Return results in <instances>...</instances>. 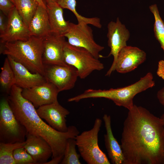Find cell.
<instances>
[{
  "label": "cell",
  "mask_w": 164,
  "mask_h": 164,
  "mask_svg": "<svg viewBox=\"0 0 164 164\" xmlns=\"http://www.w3.org/2000/svg\"><path fill=\"white\" fill-rule=\"evenodd\" d=\"M122 164H164V128L160 118L134 104L123 124Z\"/></svg>",
  "instance_id": "6da1fadb"
},
{
  "label": "cell",
  "mask_w": 164,
  "mask_h": 164,
  "mask_svg": "<svg viewBox=\"0 0 164 164\" xmlns=\"http://www.w3.org/2000/svg\"><path fill=\"white\" fill-rule=\"evenodd\" d=\"M22 89L15 84L7 97L15 115L29 133L40 136L49 144L52 150L51 160L47 164L60 163L63 157L68 139L79 134L76 127L69 126L66 132L56 130L45 122L38 115L32 104L22 94Z\"/></svg>",
  "instance_id": "7a4b0ae2"
},
{
  "label": "cell",
  "mask_w": 164,
  "mask_h": 164,
  "mask_svg": "<svg viewBox=\"0 0 164 164\" xmlns=\"http://www.w3.org/2000/svg\"><path fill=\"white\" fill-rule=\"evenodd\" d=\"M155 85L152 74L149 72L138 81L128 86L108 90L90 89L73 97L72 100L78 102L86 98H104L111 100L116 105L124 107L129 110L134 106L133 99L136 94L153 87Z\"/></svg>",
  "instance_id": "3957f363"
},
{
  "label": "cell",
  "mask_w": 164,
  "mask_h": 164,
  "mask_svg": "<svg viewBox=\"0 0 164 164\" xmlns=\"http://www.w3.org/2000/svg\"><path fill=\"white\" fill-rule=\"evenodd\" d=\"M43 39L31 36L26 40L6 42L2 44L1 53L11 56L31 72L44 76Z\"/></svg>",
  "instance_id": "277c9868"
},
{
  "label": "cell",
  "mask_w": 164,
  "mask_h": 164,
  "mask_svg": "<svg viewBox=\"0 0 164 164\" xmlns=\"http://www.w3.org/2000/svg\"><path fill=\"white\" fill-rule=\"evenodd\" d=\"M102 123L101 119L96 118L91 129L84 131L75 138L80 155L88 164H110L98 144V135Z\"/></svg>",
  "instance_id": "5b68a950"
},
{
  "label": "cell",
  "mask_w": 164,
  "mask_h": 164,
  "mask_svg": "<svg viewBox=\"0 0 164 164\" xmlns=\"http://www.w3.org/2000/svg\"><path fill=\"white\" fill-rule=\"evenodd\" d=\"M27 133L25 127L15 115L7 97H2L0 102V142H24Z\"/></svg>",
  "instance_id": "8992f818"
},
{
  "label": "cell",
  "mask_w": 164,
  "mask_h": 164,
  "mask_svg": "<svg viewBox=\"0 0 164 164\" xmlns=\"http://www.w3.org/2000/svg\"><path fill=\"white\" fill-rule=\"evenodd\" d=\"M64 59L65 63L77 69L81 79H85L93 71H100L104 68V64L88 50L71 45L67 42L64 48Z\"/></svg>",
  "instance_id": "52a82bcc"
},
{
  "label": "cell",
  "mask_w": 164,
  "mask_h": 164,
  "mask_svg": "<svg viewBox=\"0 0 164 164\" xmlns=\"http://www.w3.org/2000/svg\"><path fill=\"white\" fill-rule=\"evenodd\" d=\"M63 36L70 45L86 49L98 59L102 57L99 53L104 47L95 42L93 30L88 24L70 22L69 29Z\"/></svg>",
  "instance_id": "ba28073f"
},
{
  "label": "cell",
  "mask_w": 164,
  "mask_h": 164,
  "mask_svg": "<svg viewBox=\"0 0 164 164\" xmlns=\"http://www.w3.org/2000/svg\"><path fill=\"white\" fill-rule=\"evenodd\" d=\"M44 67L47 81L54 85L60 92L74 87L79 77L74 67L66 64L44 65Z\"/></svg>",
  "instance_id": "9c48e42d"
},
{
  "label": "cell",
  "mask_w": 164,
  "mask_h": 164,
  "mask_svg": "<svg viewBox=\"0 0 164 164\" xmlns=\"http://www.w3.org/2000/svg\"><path fill=\"white\" fill-rule=\"evenodd\" d=\"M107 27L108 45L111 49L108 57L112 55L114 58L112 65L105 74L106 76H109L115 70V64L118 53L122 48L127 46V42L129 38L130 34L118 18H117L116 22H110Z\"/></svg>",
  "instance_id": "30bf717a"
},
{
  "label": "cell",
  "mask_w": 164,
  "mask_h": 164,
  "mask_svg": "<svg viewBox=\"0 0 164 164\" xmlns=\"http://www.w3.org/2000/svg\"><path fill=\"white\" fill-rule=\"evenodd\" d=\"M59 92L54 85L47 81L40 85L22 89V94L24 98L30 102L36 108H37L58 101L57 96Z\"/></svg>",
  "instance_id": "8fae6325"
},
{
  "label": "cell",
  "mask_w": 164,
  "mask_h": 164,
  "mask_svg": "<svg viewBox=\"0 0 164 164\" xmlns=\"http://www.w3.org/2000/svg\"><path fill=\"white\" fill-rule=\"evenodd\" d=\"M43 39L44 65L66 64L64 59V50L67 42L65 37L52 32Z\"/></svg>",
  "instance_id": "7c38bea8"
},
{
  "label": "cell",
  "mask_w": 164,
  "mask_h": 164,
  "mask_svg": "<svg viewBox=\"0 0 164 164\" xmlns=\"http://www.w3.org/2000/svg\"><path fill=\"white\" fill-rule=\"evenodd\" d=\"M36 111L39 116L54 129L61 132L67 131L69 126H67L66 118L70 112L60 104L58 101L40 106Z\"/></svg>",
  "instance_id": "4fadbf2b"
},
{
  "label": "cell",
  "mask_w": 164,
  "mask_h": 164,
  "mask_svg": "<svg viewBox=\"0 0 164 164\" xmlns=\"http://www.w3.org/2000/svg\"><path fill=\"white\" fill-rule=\"evenodd\" d=\"M7 17L5 31L3 34L0 35L1 43L28 39L31 36L28 26L16 8L9 13Z\"/></svg>",
  "instance_id": "5bb4252c"
},
{
  "label": "cell",
  "mask_w": 164,
  "mask_h": 164,
  "mask_svg": "<svg viewBox=\"0 0 164 164\" xmlns=\"http://www.w3.org/2000/svg\"><path fill=\"white\" fill-rule=\"evenodd\" d=\"M146 56L145 52L138 48L127 45L118 53L115 70L121 73L130 72L143 63L146 59Z\"/></svg>",
  "instance_id": "9a60e30c"
},
{
  "label": "cell",
  "mask_w": 164,
  "mask_h": 164,
  "mask_svg": "<svg viewBox=\"0 0 164 164\" xmlns=\"http://www.w3.org/2000/svg\"><path fill=\"white\" fill-rule=\"evenodd\" d=\"M15 76V84L22 89L31 88L47 81L42 74L33 73L12 57L7 56Z\"/></svg>",
  "instance_id": "2e32d148"
},
{
  "label": "cell",
  "mask_w": 164,
  "mask_h": 164,
  "mask_svg": "<svg viewBox=\"0 0 164 164\" xmlns=\"http://www.w3.org/2000/svg\"><path fill=\"white\" fill-rule=\"evenodd\" d=\"M24 147L36 164H46L52 155V150L48 142L41 137L27 132Z\"/></svg>",
  "instance_id": "e0dca14e"
},
{
  "label": "cell",
  "mask_w": 164,
  "mask_h": 164,
  "mask_svg": "<svg viewBox=\"0 0 164 164\" xmlns=\"http://www.w3.org/2000/svg\"><path fill=\"white\" fill-rule=\"evenodd\" d=\"M103 119L106 131L104 136L105 145L109 158L113 164H122L124 161L122 151L121 145L113 135L111 117L104 114Z\"/></svg>",
  "instance_id": "ac0fdd59"
},
{
  "label": "cell",
  "mask_w": 164,
  "mask_h": 164,
  "mask_svg": "<svg viewBox=\"0 0 164 164\" xmlns=\"http://www.w3.org/2000/svg\"><path fill=\"white\" fill-rule=\"evenodd\" d=\"M28 28L31 36L43 38L51 33L46 9L39 5Z\"/></svg>",
  "instance_id": "d6986e66"
},
{
  "label": "cell",
  "mask_w": 164,
  "mask_h": 164,
  "mask_svg": "<svg viewBox=\"0 0 164 164\" xmlns=\"http://www.w3.org/2000/svg\"><path fill=\"white\" fill-rule=\"evenodd\" d=\"M63 9L57 3L46 5L51 32L63 36L69 29L70 22L64 19Z\"/></svg>",
  "instance_id": "ffe728a7"
},
{
  "label": "cell",
  "mask_w": 164,
  "mask_h": 164,
  "mask_svg": "<svg viewBox=\"0 0 164 164\" xmlns=\"http://www.w3.org/2000/svg\"><path fill=\"white\" fill-rule=\"evenodd\" d=\"M57 3L63 9H67L71 11L75 15L78 23L91 25L97 28H101L99 18L96 17L87 18L79 14L76 10V0H57Z\"/></svg>",
  "instance_id": "44dd1931"
},
{
  "label": "cell",
  "mask_w": 164,
  "mask_h": 164,
  "mask_svg": "<svg viewBox=\"0 0 164 164\" xmlns=\"http://www.w3.org/2000/svg\"><path fill=\"white\" fill-rule=\"evenodd\" d=\"M0 84L3 91L9 94L12 86L15 84V76L9 61L7 57L1 68Z\"/></svg>",
  "instance_id": "7402d4cb"
},
{
  "label": "cell",
  "mask_w": 164,
  "mask_h": 164,
  "mask_svg": "<svg viewBox=\"0 0 164 164\" xmlns=\"http://www.w3.org/2000/svg\"><path fill=\"white\" fill-rule=\"evenodd\" d=\"M25 141L14 143L0 142V164H15L13 158L14 150L24 147Z\"/></svg>",
  "instance_id": "603a6c76"
},
{
  "label": "cell",
  "mask_w": 164,
  "mask_h": 164,
  "mask_svg": "<svg viewBox=\"0 0 164 164\" xmlns=\"http://www.w3.org/2000/svg\"><path fill=\"white\" fill-rule=\"evenodd\" d=\"M149 8L153 15L155 19L154 25L155 36L164 52V22L159 15L156 4L151 5Z\"/></svg>",
  "instance_id": "cb8c5ba5"
},
{
  "label": "cell",
  "mask_w": 164,
  "mask_h": 164,
  "mask_svg": "<svg viewBox=\"0 0 164 164\" xmlns=\"http://www.w3.org/2000/svg\"><path fill=\"white\" fill-rule=\"evenodd\" d=\"M39 4L35 0H20L18 12L28 26Z\"/></svg>",
  "instance_id": "d4e9b609"
},
{
  "label": "cell",
  "mask_w": 164,
  "mask_h": 164,
  "mask_svg": "<svg viewBox=\"0 0 164 164\" xmlns=\"http://www.w3.org/2000/svg\"><path fill=\"white\" fill-rule=\"evenodd\" d=\"M76 141L75 138H69L67 142L63 157L60 164H80V155L76 150Z\"/></svg>",
  "instance_id": "484cf974"
},
{
  "label": "cell",
  "mask_w": 164,
  "mask_h": 164,
  "mask_svg": "<svg viewBox=\"0 0 164 164\" xmlns=\"http://www.w3.org/2000/svg\"><path fill=\"white\" fill-rule=\"evenodd\" d=\"M13 158L15 164H36L33 158L24 147L15 149L14 152Z\"/></svg>",
  "instance_id": "4316f807"
},
{
  "label": "cell",
  "mask_w": 164,
  "mask_h": 164,
  "mask_svg": "<svg viewBox=\"0 0 164 164\" xmlns=\"http://www.w3.org/2000/svg\"><path fill=\"white\" fill-rule=\"evenodd\" d=\"M15 8V5L11 0H0L1 11L7 16L9 13Z\"/></svg>",
  "instance_id": "83f0119b"
},
{
  "label": "cell",
  "mask_w": 164,
  "mask_h": 164,
  "mask_svg": "<svg viewBox=\"0 0 164 164\" xmlns=\"http://www.w3.org/2000/svg\"><path fill=\"white\" fill-rule=\"evenodd\" d=\"M3 13L0 11V35L5 32L7 27V21L6 22L5 17Z\"/></svg>",
  "instance_id": "f1b7e54d"
},
{
  "label": "cell",
  "mask_w": 164,
  "mask_h": 164,
  "mask_svg": "<svg viewBox=\"0 0 164 164\" xmlns=\"http://www.w3.org/2000/svg\"><path fill=\"white\" fill-rule=\"evenodd\" d=\"M156 73L158 76L164 80V60L159 62Z\"/></svg>",
  "instance_id": "f546056e"
},
{
  "label": "cell",
  "mask_w": 164,
  "mask_h": 164,
  "mask_svg": "<svg viewBox=\"0 0 164 164\" xmlns=\"http://www.w3.org/2000/svg\"><path fill=\"white\" fill-rule=\"evenodd\" d=\"M157 97L160 103L164 108V87L158 91Z\"/></svg>",
  "instance_id": "4dcf8cb0"
},
{
  "label": "cell",
  "mask_w": 164,
  "mask_h": 164,
  "mask_svg": "<svg viewBox=\"0 0 164 164\" xmlns=\"http://www.w3.org/2000/svg\"><path fill=\"white\" fill-rule=\"evenodd\" d=\"M46 5H50L55 3H57V0H43Z\"/></svg>",
  "instance_id": "1f68e13d"
},
{
  "label": "cell",
  "mask_w": 164,
  "mask_h": 164,
  "mask_svg": "<svg viewBox=\"0 0 164 164\" xmlns=\"http://www.w3.org/2000/svg\"><path fill=\"white\" fill-rule=\"evenodd\" d=\"M15 5L16 8L18 10H19L20 0H11Z\"/></svg>",
  "instance_id": "d6a6232c"
},
{
  "label": "cell",
  "mask_w": 164,
  "mask_h": 164,
  "mask_svg": "<svg viewBox=\"0 0 164 164\" xmlns=\"http://www.w3.org/2000/svg\"><path fill=\"white\" fill-rule=\"evenodd\" d=\"M39 4V5L43 6L46 9V5L45 3L43 0H35Z\"/></svg>",
  "instance_id": "836d02e7"
},
{
  "label": "cell",
  "mask_w": 164,
  "mask_h": 164,
  "mask_svg": "<svg viewBox=\"0 0 164 164\" xmlns=\"http://www.w3.org/2000/svg\"><path fill=\"white\" fill-rule=\"evenodd\" d=\"M160 118L161 119L163 125V126L164 128V114H163L160 117Z\"/></svg>",
  "instance_id": "e575fe53"
}]
</instances>
